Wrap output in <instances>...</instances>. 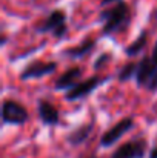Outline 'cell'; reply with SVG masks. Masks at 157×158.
<instances>
[{
  "label": "cell",
  "mask_w": 157,
  "mask_h": 158,
  "mask_svg": "<svg viewBox=\"0 0 157 158\" xmlns=\"http://www.w3.org/2000/svg\"><path fill=\"white\" fill-rule=\"evenodd\" d=\"M99 20L102 22V34L114 35L128 28L131 22V9L126 2L120 0L106 9H102L99 14Z\"/></svg>",
  "instance_id": "cell-1"
},
{
  "label": "cell",
  "mask_w": 157,
  "mask_h": 158,
  "mask_svg": "<svg viewBox=\"0 0 157 158\" xmlns=\"http://www.w3.org/2000/svg\"><path fill=\"white\" fill-rule=\"evenodd\" d=\"M68 15L63 9L57 8L48 14V17L39 25L36 26V32L37 34H51L54 39H62L68 34Z\"/></svg>",
  "instance_id": "cell-2"
},
{
  "label": "cell",
  "mask_w": 157,
  "mask_h": 158,
  "mask_svg": "<svg viewBox=\"0 0 157 158\" xmlns=\"http://www.w3.org/2000/svg\"><path fill=\"white\" fill-rule=\"evenodd\" d=\"M134 80L140 88H146L148 91H157V66L153 63L151 55H145L137 63Z\"/></svg>",
  "instance_id": "cell-3"
},
{
  "label": "cell",
  "mask_w": 157,
  "mask_h": 158,
  "mask_svg": "<svg viewBox=\"0 0 157 158\" xmlns=\"http://www.w3.org/2000/svg\"><path fill=\"white\" fill-rule=\"evenodd\" d=\"M29 120V112L25 106L15 100H5L2 103V121L3 124L22 126Z\"/></svg>",
  "instance_id": "cell-4"
},
{
  "label": "cell",
  "mask_w": 157,
  "mask_h": 158,
  "mask_svg": "<svg viewBox=\"0 0 157 158\" xmlns=\"http://www.w3.org/2000/svg\"><path fill=\"white\" fill-rule=\"evenodd\" d=\"M133 127H134V118L133 117H123V118H120L114 126H111L106 132H103V135L100 137V146L102 148H109V146L116 144Z\"/></svg>",
  "instance_id": "cell-5"
},
{
  "label": "cell",
  "mask_w": 157,
  "mask_h": 158,
  "mask_svg": "<svg viewBox=\"0 0 157 158\" xmlns=\"http://www.w3.org/2000/svg\"><path fill=\"white\" fill-rule=\"evenodd\" d=\"M106 80H108V77H103V78H102V77H97V75L89 77V78H86V80L77 83L76 86H72L69 91H66L65 98H66L68 102H76V100L85 98V97H88L91 92H94L100 85H103V81H106Z\"/></svg>",
  "instance_id": "cell-6"
},
{
  "label": "cell",
  "mask_w": 157,
  "mask_h": 158,
  "mask_svg": "<svg viewBox=\"0 0 157 158\" xmlns=\"http://www.w3.org/2000/svg\"><path fill=\"white\" fill-rule=\"evenodd\" d=\"M145 155H146V140L136 138L120 144L112 152L111 158H143Z\"/></svg>",
  "instance_id": "cell-7"
},
{
  "label": "cell",
  "mask_w": 157,
  "mask_h": 158,
  "mask_svg": "<svg viewBox=\"0 0 157 158\" xmlns=\"http://www.w3.org/2000/svg\"><path fill=\"white\" fill-rule=\"evenodd\" d=\"M57 69L55 61H33L28 66H25L20 72V80L28 81L34 78H42L45 75H50Z\"/></svg>",
  "instance_id": "cell-8"
},
{
  "label": "cell",
  "mask_w": 157,
  "mask_h": 158,
  "mask_svg": "<svg viewBox=\"0 0 157 158\" xmlns=\"http://www.w3.org/2000/svg\"><path fill=\"white\" fill-rule=\"evenodd\" d=\"M37 112H39V118L43 124L46 126H57L60 124V112L55 106L40 98L37 102Z\"/></svg>",
  "instance_id": "cell-9"
},
{
  "label": "cell",
  "mask_w": 157,
  "mask_h": 158,
  "mask_svg": "<svg viewBox=\"0 0 157 158\" xmlns=\"http://www.w3.org/2000/svg\"><path fill=\"white\" fill-rule=\"evenodd\" d=\"M82 77V68L80 66H74L69 68L68 71H65L55 81L54 89L55 91H69L72 86H76L79 83V78Z\"/></svg>",
  "instance_id": "cell-10"
},
{
  "label": "cell",
  "mask_w": 157,
  "mask_h": 158,
  "mask_svg": "<svg viewBox=\"0 0 157 158\" xmlns=\"http://www.w3.org/2000/svg\"><path fill=\"white\" fill-rule=\"evenodd\" d=\"M93 126H94V123L91 121V123H88V124H82V126L72 129V131L68 132V135H66V143L71 144V146H80V144H83V143L91 137V134H93Z\"/></svg>",
  "instance_id": "cell-11"
},
{
  "label": "cell",
  "mask_w": 157,
  "mask_h": 158,
  "mask_svg": "<svg viewBox=\"0 0 157 158\" xmlns=\"http://www.w3.org/2000/svg\"><path fill=\"white\" fill-rule=\"evenodd\" d=\"M94 46H96V40H94V39H86V40H83L80 45H77V46H71V48L63 49V51H62V57L71 58V60H74V58H82V57H85L86 54L91 52V51L94 49Z\"/></svg>",
  "instance_id": "cell-12"
},
{
  "label": "cell",
  "mask_w": 157,
  "mask_h": 158,
  "mask_svg": "<svg viewBox=\"0 0 157 158\" xmlns=\"http://www.w3.org/2000/svg\"><path fill=\"white\" fill-rule=\"evenodd\" d=\"M146 43H148V32H146V31H142V32L139 34V37H137L134 42H131V43L125 48V54H126L128 57H136V55H139V54L145 49Z\"/></svg>",
  "instance_id": "cell-13"
},
{
  "label": "cell",
  "mask_w": 157,
  "mask_h": 158,
  "mask_svg": "<svg viewBox=\"0 0 157 158\" xmlns=\"http://www.w3.org/2000/svg\"><path fill=\"white\" fill-rule=\"evenodd\" d=\"M136 71H137V63L136 61H128L126 64H123L117 74V80L120 83H125V81H129L136 77Z\"/></svg>",
  "instance_id": "cell-14"
},
{
  "label": "cell",
  "mask_w": 157,
  "mask_h": 158,
  "mask_svg": "<svg viewBox=\"0 0 157 158\" xmlns=\"http://www.w3.org/2000/svg\"><path fill=\"white\" fill-rule=\"evenodd\" d=\"M111 58H112V55L108 52H103L99 55V58L94 61V71H100V69H103L105 66L111 61Z\"/></svg>",
  "instance_id": "cell-15"
},
{
  "label": "cell",
  "mask_w": 157,
  "mask_h": 158,
  "mask_svg": "<svg viewBox=\"0 0 157 158\" xmlns=\"http://www.w3.org/2000/svg\"><path fill=\"white\" fill-rule=\"evenodd\" d=\"M151 60L157 66V42H156V45H154V48H153V52H151Z\"/></svg>",
  "instance_id": "cell-16"
},
{
  "label": "cell",
  "mask_w": 157,
  "mask_h": 158,
  "mask_svg": "<svg viewBox=\"0 0 157 158\" xmlns=\"http://www.w3.org/2000/svg\"><path fill=\"white\" fill-rule=\"evenodd\" d=\"M117 2H120V0H102L100 5H102V6H109L111 3H117Z\"/></svg>",
  "instance_id": "cell-17"
},
{
  "label": "cell",
  "mask_w": 157,
  "mask_h": 158,
  "mask_svg": "<svg viewBox=\"0 0 157 158\" xmlns=\"http://www.w3.org/2000/svg\"><path fill=\"white\" fill-rule=\"evenodd\" d=\"M148 158H157V146H156V148H153V149H151V152H150V155H148Z\"/></svg>",
  "instance_id": "cell-18"
},
{
  "label": "cell",
  "mask_w": 157,
  "mask_h": 158,
  "mask_svg": "<svg viewBox=\"0 0 157 158\" xmlns=\"http://www.w3.org/2000/svg\"><path fill=\"white\" fill-rule=\"evenodd\" d=\"M156 14H157V11H156Z\"/></svg>",
  "instance_id": "cell-19"
}]
</instances>
